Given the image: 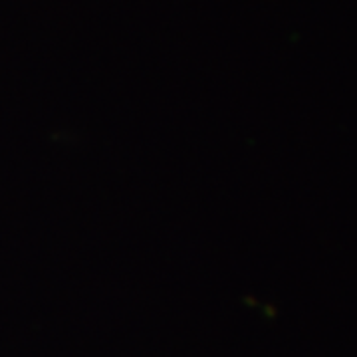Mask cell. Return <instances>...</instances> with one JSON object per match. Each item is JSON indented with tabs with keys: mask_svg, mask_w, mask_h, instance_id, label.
I'll return each instance as SVG.
<instances>
[]
</instances>
